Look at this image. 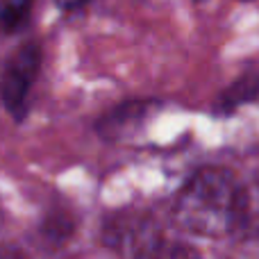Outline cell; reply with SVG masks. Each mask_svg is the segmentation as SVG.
<instances>
[{"label":"cell","instance_id":"1","mask_svg":"<svg viewBox=\"0 0 259 259\" xmlns=\"http://www.w3.org/2000/svg\"><path fill=\"white\" fill-rule=\"evenodd\" d=\"M246 211V189L228 168L207 166L191 175L173 207L182 230L207 239L237 234Z\"/></svg>","mask_w":259,"mask_h":259},{"label":"cell","instance_id":"2","mask_svg":"<svg viewBox=\"0 0 259 259\" xmlns=\"http://www.w3.org/2000/svg\"><path fill=\"white\" fill-rule=\"evenodd\" d=\"M41 66V48L39 44L30 41L23 44L7 62L0 77V98H3L7 112L21 121L27 114V96L30 87L36 80V73Z\"/></svg>","mask_w":259,"mask_h":259},{"label":"cell","instance_id":"3","mask_svg":"<svg viewBox=\"0 0 259 259\" xmlns=\"http://www.w3.org/2000/svg\"><path fill=\"white\" fill-rule=\"evenodd\" d=\"M123 252L127 259H202L196 248L164 239L152 225H137L123 237Z\"/></svg>","mask_w":259,"mask_h":259},{"label":"cell","instance_id":"4","mask_svg":"<svg viewBox=\"0 0 259 259\" xmlns=\"http://www.w3.org/2000/svg\"><path fill=\"white\" fill-rule=\"evenodd\" d=\"M152 112V105L148 103H125L118 105L114 112H109L107 116L100 118L98 123V132L105 139H123L130 132H134L143 121L148 118V114Z\"/></svg>","mask_w":259,"mask_h":259},{"label":"cell","instance_id":"5","mask_svg":"<svg viewBox=\"0 0 259 259\" xmlns=\"http://www.w3.org/2000/svg\"><path fill=\"white\" fill-rule=\"evenodd\" d=\"M34 0H0V30L12 34L27 25Z\"/></svg>","mask_w":259,"mask_h":259},{"label":"cell","instance_id":"6","mask_svg":"<svg viewBox=\"0 0 259 259\" xmlns=\"http://www.w3.org/2000/svg\"><path fill=\"white\" fill-rule=\"evenodd\" d=\"M55 3H57V7L62 12H80V9H84L94 0H55Z\"/></svg>","mask_w":259,"mask_h":259},{"label":"cell","instance_id":"7","mask_svg":"<svg viewBox=\"0 0 259 259\" xmlns=\"http://www.w3.org/2000/svg\"><path fill=\"white\" fill-rule=\"evenodd\" d=\"M0 259H25L21 252H16L14 248H7V246H0Z\"/></svg>","mask_w":259,"mask_h":259}]
</instances>
